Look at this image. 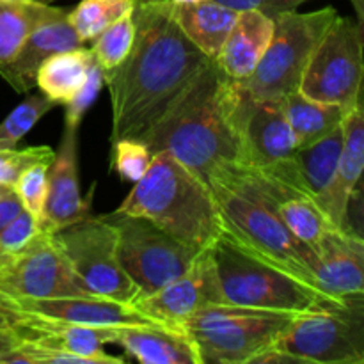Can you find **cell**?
<instances>
[{
	"instance_id": "37",
	"label": "cell",
	"mask_w": 364,
	"mask_h": 364,
	"mask_svg": "<svg viewBox=\"0 0 364 364\" xmlns=\"http://www.w3.org/2000/svg\"><path fill=\"white\" fill-rule=\"evenodd\" d=\"M308 2V0H265V6H263V13H267L269 16H276L281 11H294L297 9L301 4ZM355 6V11L359 14V21L363 20V0H352Z\"/></svg>"
},
{
	"instance_id": "34",
	"label": "cell",
	"mask_w": 364,
	"mask_h": 364,
	"mask_svg": "<svg viewBox=\"0 0 364 364\" xmlns=\"http://www.w3.org/2000/svg\"><path fill=\"white\" fill-rule=\"evenodd\" d=\"M53 155L55 151L50 146H31L23 149H18L16 146L0 148V183L13 188L27 167L38 162H52Z\"/></svg>"
},
{
	"instance_id": "3",
	"label": "cell",
	"mask_w": 364,
	"mask_h": 364,
	"mask_svg": "<svg viewBox=\"0 0 364 364\" xmlns=\"http://www.w3.org/2000/svg\"><path fill=\"white\" fill-rule=\"evenodd\" d=\"M208 185L217 201L223 230L295 277L318 288L315 279L318 258L284 226L262 173L244 166L217 174Z\"/></svg>"
},
{
	"instance_id": "41",
	"label": "cell",
	"mask_w": 364,
	"mask_h": 364,
	"mask_svg": "<svg viewBox=\"0 0 364 364\" xmlns=\"http://www.w3.org/2000/svg\"><path fill=\"white\" fill-rule=\"evenodd\" d=\"M173 4H194V2H201V0H171Z\"/></svg>"
},
{
	"instance_id": "15",
	"label": "cell",
	"mask_w": 364,
	"mask_h": 364,
	"mask_svg": "<svg viewBox=\"0 0 364 364\" xmlns=\"http://www.w3.org/2000/svg\"><path fill=\"white\" fill-rule=\"evenodd\" d=\"M0 323L13 329L20 340L48 350L87 358L92 364H123V358L109 355L107 343H114L116 327H87L31 315L0 306Z\"/></svg>"
},
{
	"instance_id": "4",
	"label": "cell",
	"mask_w": 364,
	"mask_h": 364,
	"mask_svg": "<svg viewBox=\"0 0 364 364\" xmlns=\"http://www.w3.org/2000/svg\"><path fill=\"white\" fill-rule=\"evenodd\" d=\"M116 212L141 215L173 237L210 247L223 231L217 201L205 180L167 151L155 153L148 171Z\"/></svg>"
},
{
	"instance_id": "5",
	"label": "cell",
	"mask_w": 364,
	"mask_h": 364,
	"mask_svg": "<svg viewBox=\"0 0 364 364\" xmlns=\"http://www.w3.org/2000/svg\"><path fill=\"white\" fill-rule=\"evenodd\" d=\"M210 249L226 304L306 313L352 302L322 294L318 288L252 251L226 230L220 231Z\"/></svg>"
},
{
	"instance_id": "17",
	"label": "cell",
	"mask_w": 364,
	"mask_h": 364,
	"mask_svg": "<svg viewBox=\"0 0 364 364\" xmlns=\"http://www.w3.org/2000/svg\"><path fill=\"white\" fill-rule=\"evenodd\" d=\"M0 306L31 313V315L55 318L60 322L87 327L124 326H162L142 315L134 304L110 301L102 297H50V299H4Z\"/></svg>"
},
{
	"instance_id": "14",
	"label": "cell",
	"mask_w": 364,
	"mask_h": 364,
	"mask_svg": "<svg viewBox=\"0 0 364 364\" xmlns=\"http://www.w3.org/2000/svg\"><path fill=\"white\" fill-rule=\"evenodd\" d=\"M237 128L245 166L252 169L276 166L297 149V141L284 114L283 100L256 98L242 85Z\"/></svg>"
},
{
	"instance_id": "26",
	"label": "cell",
	"mask_w": 364,
	"mask_h": 364,
	"mask_svg": "<svg viewBox=\"0 0 364 364\" xmlns=\"http://www.w3.org/2000/svg\"><path fill=\"white\" fill-rule=\"evenodd\" d=\"M92 63L95 57L85 45L53 53L39 66L36 87L55 105H64L84 84Z\"/></svg>"
},
{
	"instance_id": "2",
	"label": "cell",
	"mask_w": 364,
	"mask_h": 364,
	"mask_svg": "<svg viewBox=\"0 0 364 364\" xmlns=\"http://www.w3.org/2000/svg\"><path fill=\"white\" fill-rule=\"evenodd\" d=\"M240 84L210 60L141 137L151 155L167 151L208 183L245 166L237 128Z\"/></svg>"
},
{
	"instance_id": "23",
	"label": "cell",
	"mask_w": 364,
	"mask_h": 364,
	"mask_svg": "<svg viewBox=\"0 0 364 364\" xmlns=\"http://www.w3.org/2000/svg\"><path fill=\"white\" fill-rule=\"evenodd\" d=\"M114 343L142 364H201L192 341L176 327L124 326L114 329Z\"/></svg>"
},
{
	"instance_id": "42",
	"label": "cell",
	"mask_w": 364,
	"mask_h": 364,
	"mask_svg": "<svg viewBox=\"0 0 364 364\" xmlns=\"http://www.w3.org/2000/svg\"><path fill=\"white\" fill-rule=\"evenodd\" d=\"M4 2H36V0H4Z\"/></svg>"
},
{
	"instance_id": "40",
	"label": "cell",
	"mask_w": 364,
	"mask_h": 364,
	"mask_svg": "<svg viewBox=\"0 0 364 364\" xmlns=\"http://www.w3.org/2000/svg\"><path fill=\"white\" fill-rule=\"evenodd\" d=\"M11 191H13V188H11V187H6V185L0 183V198H2L4 194H7V192H11Z\"/></svg>"
},
{
	"instance_id": "18",
	"label": "cell",
	"mask_w": 364,
	"mask_h": 364,
	"mask_svg": "<svg viewBox=\"0 0 364 364\" xmlns=\"http://www.w3.org/2000/svg\"><path fill=\"white\" fill-rule=\"evenodd\" d=\"M316 287L336 301H363L364 242L343 228H333L316 251Z\"/></svg>"
},
{
	"instance_id": "9",
	"label": "cell",
	"mask_w": 364,
	"mask_h": 364,
	"mask_svg": "<svg viewBox=\"0 0 364 364\" xmlns=\"http://www.w3.org/2000/svg\"><path fill=\"white\" fill-rule=\"evenodd\" d=\"M272 347L291 363L363 364L364 301L297 313Z\"/></svg>"
},
{
	"instance_id": "31",
	"label": "cell",
	"mask_w": 364,
	"mask_h": 364,
	"mask_svg": "<svg viewBox=\"0 0 364 364\" xmlns=\"http://www.w3.org/2000/svg\"><path fill=\"white\" fill-rule=\"evenodd\" d=\"M55 107L45 95H32L0 123V148H14Z\"/></svg>"
},
{
	"instance_id": "19",
	"label": "cell",
	"mask_w": 364,
	"mask_h": 364,
	"mask_svg": "<svg viewBox=\"0 0 364 364\" xmlns=\"http://www.w3.org/2000/svg\"><path fill=\"white\" fill-rule=\"evenodd\" d=\"M84 46L77 32L68 20V11L59 7L53 14L39 21L31 34L25 38L23 45L16 55L0 66V77L18 92H31L36 87V75L39 66L50 55L66 50Z\"/></svg>"
},
{
	"instance_id": "20",
	"label": "cell",
	"mask_w": 364,
	"mask_h": 364,
	"mask_svg": "<svg viewBox=\"0 0 364 364\" xmlns=\"http://www.w3.org/2000/svg\"><path fill=\"white\" fill-rule=\"evenodd\" d=\"M341 148H343V128L338 124L329 134L301 146L276 166L256 171L316 199L326 191L336 173Z\"/></svg>"
},
{
	"instance_id": "36",
	"label": "cell",
	"mask_w": 364,
	"mask_h": 364,
	"mask_svg": "<svg viewBox=\"0 0 364 364\" xmlns=\"http://www.w3.org/2000/svg\"><path fill=\"white\" fill-rule=\"evenodd\" d=\"M39 233L41 226L38 220L27 210H21L4 230H0V258L16 255L18 251L27 247Z\"/></svg>"
},
{
	"instance_id": "39",
	"label": "cell",
	"mask_w": 364,
	"mask_h": 364,
	"mask_svg": "<svg viewBox=\"0 0 364 364\" xmlns=\"http://www.w3.org/2000/svg\"><path fill=\"white\" fill-rule=\"evenodd\" d=\"M213 2L220 4V6L228 7V9H233L237 13L242 11H251V9H262L265 6V0H213Z\"/></svg>"
},
{
	"instance_id": "25",
	"label": "cell",
	"mask_w": 364,
	"mask_h": 364,
	"mask_svg": "<svg viewBox=\"0 0 364 364\" xmlns=\"http://www.w3.org/2000/svg\"><path fill=\"white\" fill-rule=\"evenodd\" d=\"M173 4V2H171ZM173 14L188 41L210 60H215L238 13L213 0L173 4Z\"/></svg>"
},
{
	"instance_id": "16",
	"label": "cell",
	"mask_w": 364,
	"mask_h": 364,
	"mask_svg": "<svg viewBox=\"0 0 364 364\" xmlns=\"http://www.w3.org/2000/svg\"><path fill=\"white\" fill-rule=\"evenodd\" d=\"M89 215H92L91 196L84 199L78 187V127L64 124L59 148L46 174V199L39 226L52 235Z\"/></svg>"
},
{
	"instance_id": "32",
	"label": "cell",
	"mask_w": 364,
	"mask_h": 364,
	"mask_svg": "<svg viewBox=\"0 0 364 364\" xmlns=\"http://www.w3.org/2000/svg\"><path fill=\"white\" fill-rule=\"evenodd\" d=\"M151 151L141 139H119L112 142V167L124 181L141 180L151 164Z\"/></svg>"
},
{
	"instance_id": "11",
	"label": "cell",
	"mask_w": 364,
	"mask_h": 364,
	"mask_svg": "<svg viewBox=\"0 0 364 364\" xmlns=\"http://www.w3.org/2000/svg\"><path fill=\"white\" fill-rule=\"evenodd\" d=\"M299 92L352 109L363 98V23L338 14L313 50Z\"/></svg>"
},
{
	"instance_id": "12",
	"label": "cell",
	"mask_w": 364,
	"mask_h": 364,
	"mask_svg": "<svg viewBox=\"0 0 364 364\" xmlns=\"http://www.w3.org/2000/svg\"><path fill=\"white\" fill-rule=\"evenodd\" d=\"M0 297H92L45 231L16 255L0 258Z\"/></svg>"
},
{
	"instance_id": "28",
	"label": "cell",
	"mask_w": 364,
	"mask_h": 364,
	"mask_svg": "<svg viewBox=\"0 0 364 364\" xmlns=\"http://www.w3.org/2000/svg\"><path fill=\"white\" fill-rule=\"evenodd\" d=\"M59 7L50 0L36 2H4L0 0V66L9 63L32 28L53 14Z\"/></svg>"
},
{
	"instance_id": "6",
	"label": "cell",
	"mask_w": 364,
	"mask_h": 364,
	"mask_svg": "<svg viewBox=\"0 0 364 364\" xmlns=\"http://www.w3.org/2000/svg\"><path fill=\"white\" fill-rule=\"evenodd\" d=\"M297 313L213 304L176 326L198 350L201 364H249L272 347Z\"/></svg>"
},
{
	"instance_id": "10",
	"label": "cell",
	"mask_w": 364,
	"mask_h": 364,
	"mask_svg": "<svg viewBox=\"0 0 364 364\" xmlns=\"http://www.w3.org/2000/svg\"><path fill=\"white\" fill-rule=\"evenodd\" d=\"M50 237L89 295L128 304L139 297L137 287L117 259L116 230L103 215H89Z\"/></svg>"
},
{
	"instance_id": "24",
	"label": "cell",
	"mask_w": 364,
	"mask_h": 364,
	"mask_svg": "<svg viewBox=\"0 0 364 364\" xmlns=\"http://www.w3.org/2000/svg\"><path fill=\"white\" fill-rule=\"evenodd\" d=\"M263 178L269 185L274 208L279 213L284 226L290 230V233L301 244H304L306 247H309L316 255L323 237L336 226L331 223L329 217L323 213V210L316 205L313 198L272 180L267 174H263Z\"/></svg>"
},
{
	"instance_id": "21",
	"label": "cell",
	"mask_w": 364,
	"mask_h": 364,
	"mask_svg": "<svg viewBox=\"0 0 364 364\" xmlns=\"http://www.w3.org/2000/svg\"><path fill=\"white\" fill-rule=\"evenodd\" d=\"M343 128V148L338 160L336 173L326 191L315 199L331 223L343 228L347 223L348 208L361 181L364 167V117L363 98L347 110L341 121Z\"/></svg>"
},
{
	"instance_id": "38",
	"label": "cell",
	"mask_w": 364,
	"mask_h": 364,
	"mask_svg": "<svg viewBox=\"0 0 364 364\" xmlns=\"http://www.w3.org/2000/svg\"><path fill=\"white\" fill-rule=\"evenodd\" d=\"M20 343V336L13 329L0 323V364H7L9 355L16 350V347Z\"/></svg>"
},
{
	"instance_id": "30",
	"label": "cell",
	"mask_w": 364,
	"mask_h": 364,
	"mask_svg": "<svg viewBox=\"0 0 364 364\" xmlns=\"http://www.w3.org/2000/svg\"><path fill=\"white\" fill-rule=\"evenodd\" d=\"M134 16L128 14V16L114 21L110 27H107L105 31L92 41V57H95L96 63L100 64L103 73L117 68L124 59H127V55L132 50V45H134Z\"/></svg>"
},
{
	"instance_id": "29",
	"label": "cell",
	"mask_w": 364,
	"mask_h": 364,
	"mask_svg": "<svg viewBox=\"0 0 364 364\" xmlns=\"http://www.w3.org/2000/svg\"><path fill=\"white\" fill-rule=\"evenodd\" d=\"M135 0H82L68 11V20L80 41H95L107 27L134 13Z\"/></svg>"
},
{
	"instance_id": "27",
	"label": "cell",
	"mask_w": 364,
	"mask_h": 364,
	"mask_svg": "<svg viewBox=\"0 0 364 364\" xmlns=\"http://www.w3.org/2000/svg\"><path fill=\"white\" fill-rule=\"evenodd\" d=\"M281 100H283L288 124L297 141V148L329 134L333 128L341 124V119L347 114L343 107L315 102L299 91L290 92Z\"/></svg>"
},
{
	"instance_id": "35",
	"label": "cell",
	"mask_w": 364,
	"mask_h": 364,
	"mask_svg": "<svg viewBox=\"0 0 364 364\" xmlns=\"http://www.w3.org/2000/svg\"><path fill=\"white\" fill-rule=\"evenodd\" d=\"M102 87H103V71L102 68H100V64L95 60L92 66L89 68L87 77H85L84 84L80 85V89L71 96V100H68V102L64 103V107H66V110H64V124L80 127L85 112L91 109L95 100L98 98Z\"/></svg>"
},
{
	"instance_id": "1",
	"label": "cell",
	"mask_w": 364,
	"mask_h": 364,
	"mask_svg": "<svg viewBox=\"0 0 364 364\" xmlns=\"http://www.w3.org/2000/svg\"><path fill=\"white\" fill-rule=\"evenodd\" d=\"M127 59L103 73L112 105L110 142L141 139L210 63L181 32L171 0H135Z\"/></svg>"
},
{
	"instance_id": "8",
	"label": "cell",
	"mask_w": 364,
	"mask_h": 364,
	"mask_svg": "<svg viewBox=\"0 0 364 364\" xmlns=\"http://www.w3.org/2000/svg\"><path fill=\"white\" fill-rule=\"evenodd\" d=\"M117 235V259L139 297L160 290L192 265L201 247L173 237L141 215L112 212L103 215Z\"/></svg>"
},
{
	"instance_id": "7",
	"label": "cell",
	"mask_w": 364,
	"mask_h": 364,
	"mask_svg": "<svg viewBox=\"0 0 364 364\" xmlns=\"http://www.w3.org/2000/svg\"><path fill=\"white\" fill-rule=\"evenodd\" d=\"M338 11L334 7L297 13L281 11L274 18V32L265 53L258 66L245 80L242 87L256 98L281 100L290 92L299 91L313 50L329 28Z\"/></svg>"
},
{
	"instance_id": "33",
	"label": "cell",
	"mask_w": 364,
	"mask_h": 364,
	"mask_svg": "<svg viewBox=\"0 0 364 364\" xmlns=\"http://www.w3.org/2000/svg\"><path fill=\"white\" fill-rule=\"evenodd\" d=\"M52 162H38L20 174L13 191L16 192L23 210H27L38 223H41L46 199V174Z\"/></svg>"
},
{
	"instance_id": "22",
	"label": "cell",
	"mask_w": 364,
	"mask_h": 364,
	"mask_svg": "<svg viewBox=\"0 0 364 364\" xmlns=\"http://www.w3.org/2000/svg\"><path fill=\"white\" fill-rule=\"evenodd\" d=\"M274 18L262 9L238 13L215 63L233 80L242 82L255 71L269 46Z\"/></svg>"
},
{
	"instance_id": "13",
	"label": "cell",
	"mask_w": 364,
	"mask_h": 364,
	"mask_svg": "<svg viewBox=\"0 0 364 364\" xmlns=\"http://www.w3.org/2000/svg\"><path fill=\"white\" fill-rule=\"evenodd\" d=\"M132 304L148 318L169 327H176L181 320L206 306L226 304L212 249H203L181 276L153 294L137 297Z\"/></svg>"
}]
</instances>
